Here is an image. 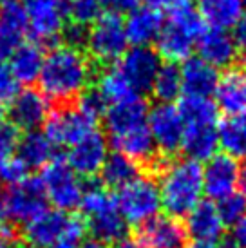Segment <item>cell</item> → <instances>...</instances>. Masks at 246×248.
Here are the masks:
<instances>
[{
	"instance_id": "obj_1",
	"label": "cell",
	"mask_w": 246,
	"mask_h": 248,
	"mask_svg": "<svg viewBox=\"0 0 246 248\" xmlns=\"http://www.w3.org/2000/svg\"><path fill=\"white\" fill-rule=\"evenodd\" d=\"M92 80V65L82 49L71 46H56L51 49L38 76L40 93L56 102L67 104L78 100L87 91Z\"/></svg>"
},
{
	"instance_id": "obj_2",
	"label": "cell",
	"mask_w": 246,
	"mask_h": 248,
	"mask_svg": "<svg viewBox=\"0 0 246 248\" xmlns=\"http://www.w3.org/2000/svg\"><path fill=\"white\" fill-rule=\"evenodd\" d=\"M161 207L172 217L188 216L203 201V167L188 158L174 159L161 169L159 181Z\"/></svg>"
},
{
	"instance_id": "obj_3",
	"label": "cell",
	"mask_w": 246,
	"mask_h": 248,
	"mask_svg": "<svg viewBox=\"0 0 246 248\" xmlns=\"http://www.w3.org/2000/svg\"><path fill=\"white\" fill-rule=\"evenodd\" d=\"M205 31V22L199 16L198 9L190 2L176 0L169 7V18L165 20L163 29L157 36V55L169 60V63L188 60L196 47L199 35Z\"/></svg>"
},
{
	"instance_id": "obj_4",
	"label": "cell",
	"mask_w": 246,
	"mask_h": 248,
	"mask_svg": "<svg viewBox=\"0 0 246 248\" xmlns=\"http://www.w3.org/2000/svg\"><path fill=\"white\" fill-rule=\"evenodd\" d=\"M80 208L85 217V228L92 239L109 245L127 235L129 225L118 210L116 198L102 185H89L83 190Z\"/></svg>"
},
{
	"instance_id": "obj_5",
	"label": "cell",
	"mask_w": 246,
	"mask_h": 248,
	"mask_svg": "<svg viewBox=\"0 0 246 248\" xmlns=\"http://www.w3.org/2000/svg\"><path fill=\"white\" fill-rule=\"evenodd\" d=\"M38 179L44 186L47 203H51L55 210L67 214L80 207L85 186L80 181V176L71 170L63 158L55 156L42 169V176Z\"/></svg>"
},
{
	"instance_id": "obj_6",
	"label": "cell",
	"mask_w": 246,
	"mask_h": 248,
	"mask_svg": "<svg viewBox=\"0 0 246 248\" xmlns=\"http://www.w3.org/2000/svg\"><path fill=\"white\" fill-rule=\"evenodd\" d=\"M85 47L91 58L100 63L118 62L129 49L122 16L116 13H102L98 20L87 28Z\"/></svg>"
},
{
	"instance_id": "obj_7",
	"label": "cell",
	"mask_w": 246,
	"mask_h": 248,
	"mask_svg": "<svg viewBox=\"0 0 246 248\" xmlns=\"http://www.w3.org/2000/svg\"><path fill=\"white\" fill-rule=\"evenodd\" d=\"M46 210L47 198L38 178H28L22 183L11 185L2 196L0 216L7 225H28Z\"/></svg>"
},
{
	"instance_id": "obj_8",
	"label": "cell",
	"mask_w": 246,
	"mask_h": 248,
	"mask_svg": "<svg viewBox=\"0 0 246 248\" xmlns=\"http://www.w3.org/2000/svg\"><path fill=\"white\" fill-rule=\"evenodd\" d=\"M116 205L127 225H143L157 216L161 208L157 181L149 176H138L129 185L120 188Z\"/></svg>"
},
{
	"instance_id": "obj_9",
	"label": "cell",
	"mask_w": 246,
	"mask_h": 248,
	"mask_svg": "<svg viewBox=\"0 0 246 248\" xmlns=\"http://www.w3.org/2000/svg\"><path fill=\"white\" fill-rule=\"evenodd\" d=\"M69 0H20L28 31L38 42H55L63 35Z\"/></svg>"
},
{
	"instance_id": "obj_10",
	"label": "cell",
	"mask_w": 246,
	"mask_h": 248,
	"mask_svg": "<svg viewBox=\"0 0 246 248\" xmlns=\"http://www.w3.org/2000/svg\"><path fill=\"white\" fill-rule=\"evenodd\" d=\"M44 134L53 147H73L83 136L96 129V120L87 116L78 107H62L51 112L46 120Z\"/></svg>"
},
{
	"instance_id": "obj_11",
	"label": "cell",
	"mask_w": 246,
	"mask_h": 248,
	"mask_svg": "<svg viewBox=\"0 0 246 248\" xmlns=\"http://www.w3.org/2000/svg\"><path fill=\"white\" fill-rule=\"evenodd\" d=\"M147 127L151 131L156 151L163 154H174L181 149L184 122L174 104H157L149 109Z\"/></svg>"
},
{
	"instance_id": "obj_12",
	"label": "cell",
	"mask_w": 246,
	"mask_h": 248,
	"mask_svg": "<svg viewBox=\"0 0 246 248\" xmlns=\"http://www.w3.org/2000/svg\"><path fill=\"white\" fill-rule=\"evenodd\" d=\"M118 69L130 83L136 94L151 93L152 82L161 67V58L151 47H129L118 60Z\"/></svg>"
},
{
	"instance_id": "obj_13",
	"label": "cell",
	"mask_w": 246,
	"mask_h": 248,
	"mask_svg": "<svg viewBox=\"0 0 246 248\" xmlns=\"http://www.w3.org/2000/svg\"><path fill=\"white\" fill-rule=\"evenodd\" d=\"M138 243L143 248H186L188 234L178 217L157 214L138 228Z\"/></svg>"
},
{
	"instance_id": "obj_14",
	"label": "cell",
	"mask_w": 246,
	"mask_h": 248,
	"mask_svg": "<svg viewBox=\"0 0 246 248\" xmlns=\"http://www.w3.org/2000/svg\"><path fill=\"white\" fill-rule=\"evenodd\" d=\"M239 186V163L228 154H215L203 167V190L212 201L232 196Z\"/></svg>"
},
{
	"instance_id": "obj_15",
	"label": "cell",
	"mask_w": 246,
	"mask_h": 248,
	"mask_svg": "<svg viewBox=\"0 0 246 248\" xmlns=\"http://www.w3.org/2000/svg\"><path fill=\"white\" fill-rule=\"evenodd\" d=\"M109 156V143L107 138L100 131H92L76 141L67 151V165L76 176H94L102 170L105 159Z\"/></svg>"
},
{
	"instance_id": "obj_16",
	"label": "cell",
	"mask_w": 246,
	"mask_h": 248,
	"mask_svg": "<svg viewBox=\"0 0 246 248\" xmlns=\"http://www.w3.org/2000/svg\"><path fill=\"white\" fill-rule=\"evenodd\" d=\"M7 116H9V124L16 131L33 132L47 120L49 100L40 91L31 89V87L24 89L11 100Z\"/></svg>"
},
{
	"instance_id": "obj_17",
	"label": "cell",
	"mask_w": 246,
	"mask_h": 248,
	"mask_svg": "<svg viewBox=\"0 0 246 248\" xmlns=\"http://www.w3.org/2000/svg\"><path fill=\"white\" fill-rule=\"evenodd\" d=\"M199 56L203 62L212 65L214 69H230L237 60V46L228 31L221 29H205L196 42Z\"/></svg>"
},
{
	"instance_id": "obj_18",
	"label": "cell",
	"mask_w": 246,
	"mask_h": 248,
	"mask_svg": "<svg viewBox=\"0 0 246 248\" xmlns=\"http://www.w3.org/2000/svg\"><path fill=\"white\" fill-rule=\"evenodd\" d=\"M165 24L163 13L152 9V7L141 6L132 9L123 22L125 35L130 47H151V44L157 40Z\"/></svg>"
},
{
	"instance_id": "obj_19",
	"label": "cell",
	"mask_w": 246,
	"mask_h": 248,
	"mask_svg": "<svg viewBox=\"0 0 246 248\" xmlns=\"http://www.w3.org/2000/svg\"><path fill=\"white\" fill-rule=\"evenodd\" d=\"M147 116H149L147 102L141 96H134L125 102H120V104L109 105L103 114V124H105L109 138H114L130 129L145 125Z\"/></svg>"
},
{
	"instance_id": "obj_20",
	"label": "cell",
	"mask_w": 246,
	"mask_h": 248,
	"mask_svg": "<svg viewBox=\"0 0 246 248\" xmlns=\"http://www.w3.org/2000/svg\"><path fill=\"white\" fill-rule=\"evenodd\" d=\"M181 71V93L183 96L210 98L215 93L219 82V73L198 56L184 60Z\"/></svg>"
},
{
	"instance_id": "obj_21",
	"label": "cell",
	"mask_w": 246,
	"mask_h": 248,
	"mask_svg": "<svg viewBox=\"0 0 246 248\" xmlns=\"http://www.w3.org/2000/svg\"><path fill=\"white\" fill-rule=\"evenodd\" d=\"M28 31L26 15L20 2L7 0L0 4V62L7 60L24 42Z\"/></svg>"
},
{
	"instance_id": "obj_22",
	"label": "cell",
	"mask_w": 246,
	"mask_h": 248,
	"mask_svg": "<svg viewBox=\"0 0 246 248\" xmlns=\"http://www.w3.org/2000/svg\"><path fill=\"white\" fill-rule=\"evenodd\" d=\"M181 149L192 161H208L217 154V124H184Z\"/></svg>"
},
{
	"instance_id": "obj_23",
	"label": "cell",
	"mask_w": 246,
	"mask_h": 248,
	"mask_svg": "<svg viewBox=\"0 0 246 248\" xmlns=\"http://www.w3.org/2000/svg\"><path fill=\"white\" fill-rule=\"evenodd\" d=\"M69 214L60 210H46L24 225V239L31 248H51L63 232Z\"/></svg>"
},
{
	"instance_id": "obj_24",
	"label": "cell",
	"mask_w": 246,
	"mask_h": 248,
	"mask_svg": "<svg viewBox=\"0 0 246 248\" xmlns=\"http://www.w3.org/2000/svg\"><path fill=\"white\" fill-rule=\"evenodd\" d=\"M215 105L230 114H239L246 110V69L230 67L223 76H219L215 87Z\"/></svg>"
},
{
	"instance_id": "obj_25",
	"label": "cell",
	"mask_w": 246,
	"mask_h": 248,
	"mask_svg": "<svg viewBox=\"0 0 246 248\" xmlns=\"http://www.w3.org/2000/svg\"><path fill=\"white\" fill-rule=\"evenodd\" d=\"M186 234L196 241L217 243V239L225 232V223L221 219L217 205L212 201H201L186 216Z\"/></svg>"
},
{
	"instance_id": "obj_26",
	"label": "cell",
	"mask_w": 246,
	"mask_h": 248,
	"mask_svg": "<svg viewBox=\"0 0 246 248\" xmlns=\"http://www.w3.org/2000/svg\"><path fill=\"white\" fill-rule=\"evenodd\" d=\"M110 143L114 147V152L127 156L129 159L136 161L138 165L145 161H154V156H156V145L152 141L147 124L110 138Z\"/></svg>"
},
{
	"instance_id": "obj_27",
	"label": "cell",
	"mask_w": 246,
	"mask_h": 248,
	"mask_svg": "<svg viewBox=\"0 0 246 248\" xmlns=\"http://www.w3.org/2000/svg\"><path fill=\"white\" fill-rule=\"evenodd\" d=\"M46 53L36 42H22L15 53L9 56V69L13 73L18 83H33L38 82L40 71L44 67Z\"/></svg>"
},
{
	"instance_id": "obj_28",
	"label": "cell",
	"mask_w": 246,
	"mask_h": 248,
	"mask_svg": "<svg viewBox=\"0 0 246 248\" xmlns=\"http://www.w3.org/2000/svg\"><path fill=\"white\" fill-rule=\"evenodd\" d=\"M199 16L212 29L228 31L232 29L243 13V0H199Z\"/></svg>"
},
{
	"instance_id": "obj_29",
	"label": "cell",
	"mask_w": 246,
	"mask_h": 248,
	"mask_svg": "<svg viewBox=\"0 0 246 248\" xmlns=\"http://www.w3.org/2000/svg\"><path fill=\"white\" fill-rule=\"evenodd\" d=\"M16 158L31 169H44L55 158V147L44 132H26L16 143Z\"/></svg>"
},
{
	"instance_id": "obj_30",
	"label": "cell",
	"mask_w": 246,
	"mask_h": 248,
	"mask_svg": "<svg viewBox=\"0 0 246 248\" xmlns=\"http://www.w3.org/2000/svg\"><path fill=\"white\" fill-rule=\"evenodd\" d=\"M219 147L232 158H246V110L230 114L217 125Z\"/></svg>"
},
{
	"instance_id": "obj_31",
	"label": "cell",
	"mask_w": 246,
	"mask_h": 248,
	"mask_svg": "<svg viewBox=\"0 0 246 248\" xmlns=\"http://www.w3.org/2000/svg\"><path fill=\"white\" fill-rule=\"evenodd\" d=\"M100 174H102L103 185L120 190L139 176V165L120 152H112L107 156Z\"/></svg>"
},
{
	"instance_id": "obj_32",
	"label": "cell",
	"mask_w": 246,
	"mask_h": 248,
	"mask_svg": "<svg viewBox=\"0 0 246 248\" xmlns=\"http://www.w3.org/2000/svg\"><path fill=\"white\" fill-rule=\"evenodd\" d=\"M94 91L105 100L107 107L112 104L125 102V100H129V98L139 96V94L134 93V89L130 87V83L125 80V76L122 75V71L118 69L116 65L107 67L102 75L98 76Z\"/></svg>"
},
{
	"instance_id": "obj_33",
	"label": "cell",
	"mask_w": 246,
	"mask_h": 248,
	"mask_svg": "<svg viewBox=\"0 0 246 248\" xmlns=\"http://www.w3.org/2000/svg\"><path fill=\"white\" fill-rule=\"evenodd\" d=\"M152 96L157 100V104H174L181 93V71L178 63H161L156 78L151 87Z\"/></svg>"
},
{
	"instance_id": "obj_34",
	"label": "cell",
	"mask_w": 246,
	"mask_h": 248,
	"mask_svg": "<svg viewBox=\"0 0 246 248\" xmlns=\"http://www.w3.org/2000/svg\"><path fill=\"white\" fill-rule=\"evenodd\" d=\"M178 109L184 124H217V105L210 98L183 96Z\"/></svg>"
},
{
	"instance_id": "obj_35",
	"label": "cell",
	"mask_w": 246,
	"mask_h": 248,
	"mask_svg": "<svg viewBox=\"0 0 246 248\" xmlns=\"http://www.w3.org/2000/svg\"><path fill=\"white\" fill-rule=\"evenodd\" d=\"M102 0H69L67 16L71 18V24L87 28L102 16Z\"/></svg>"
},
{
	"instance_id": "obj_36",
	"label": "cell",
	"mask_w": 246,
	"mask_h": 248,
	"mask_svg": "<svg viewBox=\"0 0 246 248\" xmlns=\"http://www.w3.org/2000/svg\"><path fill=\"white\" fill-rule=\"evenodd\" d=\"M85 235H87V228H85L83 219L76 216H69L63 232L51 248H80L82 243L85 241Z\"/></svg>"
},
{
	"instance_id": "obj_37",
	"label": "cell",
	"mask_w": 246,
	"mask_h": 248,
	"mask_svg": "<svg viewBox=\"0 0 246 248\" xmlns=\"http://www.w3.org/2000/svg\"><path fill=\"white\" fill-rule=\"evenodd\" d=\"M217 210L225 225H235L241 217L246 216V198L243 194L233 192L217 203Z\"/></svg>"
},
{
	"instance_id": "obj_38",
	"label": "cell",
	"mask_w": 246,
	"mask_h": 248,
	"mask_svg": "<svg viewBox=\"0 0 246 248\" xmlns=\"http://www.w3.org/2000/svg\"><path fill=\"white\" fill-rule=\"evenodd\" d=\"M29 169L16 156H11L7 158L4 163H0V183L4 181L7 185H16V183H22L24 179H28Z\"/></svg>"
},
{
	"instance_id": "obj_39",
	"label": "cell",
	"mask_w": 246,
	"mask_h": 248,
	"mask_svg": "<svg viewBox=\"0 0 246 248\" xmlns=\"http://www.w3.org/2000/svg\"><path fill=\"white\" fill-rule=\"evenodd\" d=\"M18 93H20V83L16 82L9 65L6 62H0V105H9Z\"/></svg>"
},
{
	"instance_id": "obj_40",
	"label": "cell",
	"mask_w": 246,
	"mask_h": 248,
	"mask_svg": "<svg viewBox=\"0 0 246 248\" xmlns=\"http://www.w3.org/2000/svg\"><path fill=\"white\" fill-rule=\"evenodd\" d=\"M78 109L83 110L87 116H91L92 120H100L103 118L105 110H107V104L96 91H85L82 96L78 98Z\"/></svg>"
},
{
	"instance_id": "obj_41",
	"label": "cell",
	"mask_w": 246,
	"mask_h": 248,
	"mask_svg": "<svg viewBox=\"0 0 246 248\" xmlns=\"http://www.w3.org/2000/svg\"><path fill=\"white\" fill-rule=\"evenodd\" d=\"M18 143V131L13 125L0 122V163H4L7 158H11L16 151Z\"/></svg>"
},
{
	"instance_id": "obj_42",
	"label": "cell",
	"mask_w": 246,
	"mask_h": 248,
	"mask_svg": "<svg viewBox=\"0 0 246 248\" xmlns=\"http://www.w3.org/2000/svg\"><path fill=\"white\" fill-rule=\"evenodd\" d=\"M63 36H65V42H67L65 46L82 49V46H85V40H87V28L76 26V24L65 26V29H63Z\"/></svg>"
},
{
	"instance_id": "obj_43",
	"label": "cell",
	"mask_w": 246,
	"mask_h": 248,
	"mask_svg": "<svg viewBox=\"0 0 246 248\" xmlns=\"http://www.w3.org/2000/svg\"><path fill=\"white\" fill-rule=\"evenodd\" d=\"M102 2L109 7L110 13L122 15V13H130L132 9H136L139 0H102Z\"/></svg>"
},
{
	"instance_id": "obj_44",
	"label": "cell",
	"mask_w": 246,
	"mask_h": 248,
	"mask_svg": "<svg viewBox=\"0 0 246 248\" xmlns=\"http://www.w3.org/2000/svg\"><path fill=\"white\" fill-rule=\"evenodd\" d=\"M232 38L235 42L237 49L241 51H246V13H243L237 24L232 28Z\"/></svg>"
},
{
	"instance_id": "obj_45",
	"label": "cell",
	"mask_w": 246,
	"mask_h": 248,
	"mask_svg": "<svg viewBox=\"0 0 246 248\" xmlns=\"http://www.w3.org/2000/svg\"><path fill=\"white\" fill-rule=\"evenodd\" d=\"M232 243L239 248H246V216L232 225Z\"/></svg>"
},
{
	"instance_id": "obj_46",
	"label": "cell",
	"mask_w": 246,
	"mask_h": 248,
	"mask_svg": "<svg viewBox=\"0 0 246 248\" xmlns=\"http://www.w3.org/2000/svg\"><path fill=\"white\" fill-rule=\"evenodd\" d=\"M0 248H15L13 230L9 225H0Z\"/></svg>"
},
{
	"instance_id": "obj_47",
	"label": "cell",
	"mask_w": 246,
	"mask_h": 248,
	"mask_svg": "<svg viewBox=\"0 0 246 248\" xmlns=\"http://www.w3.org/2000/svg\"><path fill=\"white\" fill-rule=\"evenodd\" d=\"M143 2V6L147 7H152V9H157V11H161L163 7H170L176 0H141Z\"/></svg>"
},
{
	"instance_id": "obj_48",
	"label": "cell",
	"mask_w": 246,
	"mask_h": 248,
	"mask_svg": "<svg viewBox=\"0 0 246 248\" xmlns=\"http://www.w3.org/2000/svg\"><path fill=\"white\" fill-rule=\"evenodd\" d=\"M114 248H143L138 239H130V237H123L118 243H114Z\"/></svg>"
},
{
	"instance_id": "obj_49",
	"label": "cell",
	"mask_w": 246,
	"mask_h": 248,
	"mask_svg": "<svg viewBox=\"0 0 246 248\" xmlns=\"http://www.w3.org/2000/svg\"><path fill=\"white\" fill-rule=\"evenodd\" d=\"M80 248H109V245L107 243H102V241H98V239H85V241L82 243V247Z\"/></svg>"
},
{
	"instance_id": "obj_50",
	"label": "cell",
	"mask_w": 246,
	"mask_h": 248,
	"mask_svg": "<svg viewBox=\"0 0 246 248\" xmlns=\"http://www.w3.org/2000/svg\"><path fill=\"white\" fill-rule=\"evenodd\" d=\"M239 186L241 190H243V196L246 198V161L245 165L239 167Z\"/></svg>"
},
{
	"instance_id": "obj_51",
	"label": "cell",
	"mask_w": 246,
	"mask_h": 248,
	"mask_svg": "<svg viewBox=\"0 0 246 248\" xmlns=\"http://www.w3.org/2000/svg\"><path fill=\"white\" fill-rule=\"evenodd\" d=\"M186 248H223L217 243H206V241H194L192 245H188Z\"/></svg>"
},
{
	"instance_id": "obj_52",
	"label": "cell",
	"mask_w": 246,
	"mask_h": 248,
	"mask_svg": "<svg viewBox=\"0 0 246 248\" xmlns=\"http://www.w3.org/2000/svg\"><path fill=\"white\" fill-rule=\"evenodd\" d=\"M223 248H239V247H237V245H233V243L230 241V243H226V245Z\"/></svg>"
},
{
	"instance_id": "obj_53",
	"label": "cell",
	"mask_w": 246,
	"mask_h": 248,
	"mask_svg": "<svg viewBox=\"0 0 246 248\" xmlns=\"http://www.w3.org/2000/svg\"><path fill=\"white\" fill-rule=\"evenodd\" d=\"M2 196H4V192H2V183H0V205H2Z\"/></svg>"
},
{
	"instance_id": "obj_54",
	"label": "cell",
	"mask_w": 246,
	"mask_h": 248,
	"mask_svg": "<svg viewBox=\"0 0 246 248\" xmlns=\"http://www.w3.org/2000/svg\"><path fill=\"white\" fill-rule=\"evenodd\" d=\"M243 6H245V7H246V0H243Z\"/></svg>"
},
{
	"instance_id": "obj_55",
	"label": "cell",
	"mask_w": 246,
	"mask_h": 248,
	"mask_svg": "<svg viewBox=\"0 0 246 248\" xmlns=\"http://www.w3.org/2000/svg\"><path fill=\"white\" fill-rule=\"evenodd\" d=\"M179 2H190V0H179Z\"/></svg>"
},
{
	"instance_id": "obj_56",
	"label": "cell",
	"mask_w": 246,
	"mask_h": 248,
	"mask_svg": "<svg viewBox=\"0 0 246 248\" xmlns=\"http://www.w3.org/2000/svg\"><path fill=\"white\" fill-rule=\"evenodd\" d=\"M2 2H7V0H0V4H2Z\"/></svg>"
},
{
	"instance_id": "obj_57",
	"label": "cell",
	"mask_w": 246,
	"mask_h": 248,
	"mask_svg": "<svg viewBox=\"0 0 246 248\" xmlns=\"http://www.w3.org/2000/svg\"><path fill=\"white\" fill-rule=\"evenodd\" d=\"M28 248H31V247H28Z\"/></svg>"
}]
</instances>
